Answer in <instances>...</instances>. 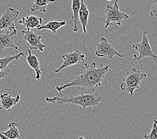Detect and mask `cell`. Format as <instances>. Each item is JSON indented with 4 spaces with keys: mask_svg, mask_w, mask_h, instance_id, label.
Masks as SVG:
<instances>
[{
    "mask_svg": "<svg viewBox=\"0 0 157 139\" xmlns=\"http://www.w3.org/2000/svg\"><path fill=\"white\" fill-rule=\"evenodd\" d=\"M86 70L81 72L73 80L64 85L57 86L56 89L61 93L63 90L69 87H77L84 93H94L96 88L102 86V83L110 66H103L101 64L99 68L93 62L90 64L84 62Z\"/></svg>",
    "mask_w": 157,
    "mask_h": 139,
    "instance_id": "cell-1",
    "label": "cell"
},
{
    "mask_svg": "<svg viewBox=\"0 0 157 139\" xmlns=\"http://www.w3.org/2000/svg\"><path fill=\"white\" fill-rule=\"evenodd\" d=\"M102 96L96 93H84L81 92L79 95L71 98H63L59 96L47 97L46 101L50 103H57L59 104H72L79 106L81 108H94L99 106Z\"/></svg>",
    "mask_w": 157,
    "mask_h": 139,
    "instance_id": "cell-2",
    "label": "cell"
},
{
    "mask_svg": "<svg viewBox=\"0 0 157 139\" xmlns=\"http://www.w3.org/2000/svg\"><path fill=\"white\" fill-rule=\"evenodd\" d=\"M147 77V74L143 70H138L135 68H132L131 70L126 73V77L120 87L122 91L128 92L132 96L135 90L140 88L142 81Z\"/></svg>",
    "mask_w": 157,
    "mask_h": 139,
    "instance_id": "cell-3",
    "label": "cell"
},
{
    "mask_svg": "<svg viewBox=\"0 0 157 139\" xmlns=\"http://www.w3.org/2000/svg\"><path fill=\"white\" fill-rule=\"evenodd\" d=\"M148 33V32H144L140 42L139 43H134L132 46L133 49L138 52L139 56H138L135 54H134V59L131 63H133L134 61L140 62L141 68H143V64H142L143 63L141 62V60L145 58H150L152 59L157 64V56L152 50L151 44L149 43L148 38L147 36Z\"/></svg>",
    "mask_w": 157,
    "mask_h": 139,
    "instance_id": "cell-4",
    "label": "cell"
},
{
    "mask_svg": "<svg viewBox=\"0 0 157 139\" xmlns=\"http://www.w3.org/2000/svg\"><path fill=\"white\" fill-rule=\"evenodd\" d=\"M104 17L105 18V28H108L113 24L121 25L122 21L128 19L130 16L127 14L120 10L118 0H116L113 5H106Z\"/></svg>",
    "mask_w": 157,
    "mask_h": 139,
    "instance_id": "cell-5",
    "label": "cell"
},
{
    "mask_svg": "<svg viewBox=\"0 0 157 139\" xmlns=\"http://www.w3.org/2000/svg\"><path fill=\"white\" fill-rule=\"evenodd\" d=\"M17 33L15 25L0 30V52L6 48H13L16 51L19 47L16 45V36Z\"/></svg>",
    "mask_w": 157,
    "mask_h": 139,
    "instance_id": "cell-6",
    "label": "cell"
},
{
    "mask_svg": "<svg viewBox=\"0 0 157 139\" xmlns=\"http://www.w3.org/2000/svg\"><path fill=\"white\" fill-rule=\"evenodd\" d=\"M95 55L99 58L113 59L114 56H117L120 58H124V56L119 53L110 43L108 42L106 37H101L100 42L96 44Z\"/></svg>",
    "mask_w": 157,
    "mask_h": 139,
    "instance_id": "cell-7",
    "label": "cell"
},
{
    "mask_svg": "<svg viewBox=\"0 0 157 139\" xmlns=\"http://www.w3.org/2000/svg\"><path fill=\"white\" fill-rule=\"evenodd\" d=\"M21 33L24 40L27 44L28 48L32 50H38L40 52H44V48L46 46L42 42V36L39 33L34 32L33 29L26 31L21 30Z\"/></svg>",
    "mask_w": 157,
    "mask_h": 139,
    "instance_id": "cell-8",
    "label": "cell"
},
{
    "mask_svg": "<svg viewBox=\"0 0 157 139\" xmlns=\"http://www.w3.org/2000/svg\"><path fill=\"white\" fill-rule=\"evenodd\" d=\"M62 58L63 63L59 68L54 70V72L56 73H58L66 68L76 65L80 62H85V55L78 50L63 54L62 56Z\"/></svg>",
    "mask_w": 157,
    "mask_h": 139,
    "instance_id": "cell-9",
    "label": "cell"
},
{
    "mask_svg": "<svg viewBox=\"0 0 157 139\" xmlns=\"http://www.w3.org/2000/svg\"><path fill=\"white\" fill-rule=\"evenodd\" d=\"M19 14V11L12 7H8L0 17V30L14 25V22Z\"/></svg>",
    "mask_w": 157,
    "mask_h": 139,
    "instance_id": "cell-10",
    "label": "cell"
},
{
    "mask_svg": "<svg viewBox=\"0 0 157 139\" xmlns=\"http://www.w3.org/2000/svg\"><path fill=\"white\" fill-rule=\"evenodd\" d=\"M20 96L17 95L16 97H12L9 93H2L0 95V110L10 111L12 107L19 102Z\"/></svg>",
    "mask_w": 157,
    "mask_h": 139,
    "instance_id": "cell-11",
    "label": "cell"
},
{
    "mask_svg": "<svg viewBox=\"0 0 157 139\" xmlns=\"http://www.w3.org/2000/svg\"><path fill=\"white\" fill-rule=\"evenodd\" d=\"M43 19L41 17L36 16H28L21 17L20 20L18 21V24L25 26L27 30H30L34 28H38L42 25Z\"/></svg>",
    "mask_w": 157,
    "mask_h": 139,
    "instance_id": "cell-12",
    "label": "cell"
},
{
    "mask_svg": "<svg viewBox=\"0 0 157 139\" xmlns=\"http://www.w3.org/2000/svg\"><path fill=\"white\" fill-rule=\"evenodd\" d=\"M28 56L26 57V60H27L29 66H30L33 70H34L36 72V80L39 81L40 79L41 74H42V71H41L40 67V62L38 58L36 56L33 55L32 54V50L28 48Z\"/></svg>",
    "mask_w": 157,
    "mask_h": 139,
    "instance_id": "cell-13",
    "label": "cell"
},
{
    "mask_svg": "<svg viewBox=\"0 0 157 139\" xmlns=\"http://www.w3.org/2000/svg\"><path fill=\"white\" fill-rule=\"evenodd\" d=\"M88 17H89V11L86 5L84 0H80V8L79 10V20L82 25L83 32L85 33H87V26L88 24Z\"/></svg>",
    "mask_w": 157,
    "mask_h": 139,
    "instance_id": "cell-14",
    "label": "cell"
},
{
    "mask_svg": "<svg viewBox=\"0 0 157 139\" xmlns=\"http://www.w3.org/2000/svg\"><path fill=\"white\" fill-rule=\"evenodd\" d=\"M80 8V0H72V10L73 15L71 20L72 21L74 32H78L79 30L78 28V21H79V10Z\"/></svg>",
    "mask_w": 157,
    "mask_h": 139,
    "instance_id": "cell-15",
    "label": "cell"
},
{
    "mask_svg": "<svg viewBox=\"0 0 157 139\" xmlns=\"http://www.w3.org/2000/svg\"><path fill=\"white\" fill-rule=\"evenodd\" d=\"M66 25V21H50L46 24L42 25H41L38 28H37V30L40 31L44 29H50L53 33H56L59 28H60L63 26Z\"/></svg>",
    "mask_w": 157,
    "mask_h": 139,
    "instance_id": "cell-16",
    "label": "cell"
},
{
    "mask_svg": "<svg viewBox=\"0 0 157 139\" xmlns=\"http://www.w3.org/2000/svg\"><path fill=\"white\" fill-rule=\"evenodd\" d=\"M18 124L16 122H12L9 124L8 128L9 129L6 132H1L3 134H4L6 137L10 139H21V137L20 136V131L17 129Z\"/></svg>",
    "mask_w": 157,
    "mask_h": 139,
    "instance_id": "cell-17",
    "label": "cell"
},
{
    "mask_svg": "<svg viewBox=\"0 0 157 139\" xmlns=\"http://www.w3.org/2000/svg\"><path fill=\"white\" fill-rule=\"evenodd\" d=\"M55 2V0H33V5L30 11L32 12L39 11L45 13L46 12V7L50 3Z\"/></svg>",
    "mask_w": 157,
    "mask_h": 139,
    "instance_id": "cell-18",
    "label": "cell"
},
{
    "mask_svg": "<svg viewBox=\"0 0 157 139\" xmlns=\"http://www.w3.org/2000/svg\"><path fill=\"white\" fill-rule=\"evenodd\" d=\"M24 52H20V54H17L13 56H6L5 57L0 58V70L4 69L8 66L9 64H10L13 60H19L21 57H24Z\"/></svg>",
    "mask_w": 157,
    "mask_h": 139,
    "instance_id": "cell-19",
    "label": "cell"
},
{
    "mask_svg": "<svg viewBox=\"0 0 157 139\" xmlns=\"http://www.w3.org/2000/svg\"><path fill=\"white\" fill-rule=\"evenodd\" d=\"M146 139H157V120L155 119L153 121V125L151 131L149 134H147L144 136Z\"/></svg>",
    "mask_w": 157,
    "mask_h": 139,
    "instance_id": "cell-20",
    "label": "cell"
},
{
    "mask_svg": "<svg viewBox=\"0 0 157 139\" xmlns=\"http://www.w3.org/2000/svg\"><path fill=\"white\" fill-rule=\"evenodd\" d=\"M150 15L152 17L157 20V0H155V2L152 3L150 11Z\"/></svg>",
    "mask_w": 157,
    "mask_h": 139,
    "instance_id": "cell-21",
    "label": "cell"
},
{
    "mask_svg": "<svg viewBox=\"0 0 157 139\" xmlns=\"http://www.w3.org/2000/svg\"><path fill=\"white\" fill-rule=\"evenodd\" d=\"M11 72V68L7 66L4 69L0 70V80L8 76Z\"/></svg>",
    "mask_w": 157,
    "mask_h": 139,
    "instance_id": "cell-22",
    "label": "cell"
},
{
    "mask_svg": "<svg viewBox=\"0 0 157 139\" xmlns=\"http://www.w3.org/2000/svg\"><path fill=\"white\" fill-rule=\"evenodd\" d=\"M3 138L8 139V138H7V137H6L4 134H3L2 133H1V132H0V139H3Z\"/></svg>",
    "mask_w": 157,
    "mask_h": 139,
    "instance_id": "cell-23",
    "label": "cell"
},
{
    "mask_svg": "<svg viewBox=\"0 0 157 139\" xmlns=\"http://www.w3.org/2000/svg\"><path fill=\"white\" fill-rule=\"evenodd\" d=\"M108 1H111V0H108Z\"/></svg>",
    "mask_w": 157,
    "mask_h": 139,
    "instance_id": "cell-24",
    "label": "cell"
}]
</instances>
